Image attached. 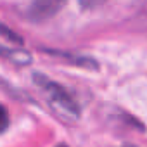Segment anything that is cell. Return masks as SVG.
Segmentation results:
<instances>
[{
	"label": "cell",
	"mask_w": 147,
	"mask_h": 147,
	"mask_svg": "<svg viewBox=\"0 0 147 147\" xmlns=\"http://www.w3.org/2000/svg\"><path fill=\"white\" fill-rule=\"evenodd\" d=\"M0 54L2 55H7V59H11L12 62L23 66V64H28L31 62V55L28 52H23V50H7V49H0Z\"/></svg>",
	"instance_id": "3957f363"
},
{
	"label": "cell",
	"mask_w": 147,
	"mask_h": 147,
	"mask_svg": "<svg viewBox=\"0 0 147 147\" xmlns=\"http://www.w3.org/2000/svg\"><path fill=\"white\" fill-rule=\"evenodd\" d=\"M57 147H67V145H64V144H61V145H57Z\"/></svg>",
	"instance_id": "52a82bcc"
},
{
	"label": "cell",
	"mask_w": 147,
	"mask_h": 147,
	"mask_svg": "<svg viewBox=\"0 0 147 147\" xmlns=\"http://www.w3.org/2000/svg\"><path fill=\"white\" fill-rule=\"evenodd\" d=\"M9 126V113L4 106H0V133L5 131Z\"/></svg>",
	"instance_id": "5b68a950"
},
{
	"label": "cell",
	"mask_w": 147,
	"mask_h": 147,
	"mask_svg": "<svg viewBox=\"0 0 147 147\" xmlns=\"http://www.w3.org/2000/svg\"><path fill=\"white\" fill-rule=\"evenodd\" d=\"M78 2H80V5H82L83 9H95V7L106 4L107 0H78Z\"/></svg>",
	"instance_id": "8992f818"
},
{
	"label": "cell",
	"mask_w": 147,
	"mask_h": 147,
	"mask_svg": "<svg viewBox=\"0 0 147 147\" xmlns=\"http://www.w3.org/2000/svg\"><path fill=\"white\" fill-rule=\"evenodd\" d=\"M0 36L9 40V42H12V43H23V38L18 33H14L9 26H5L4 23H0Z\"/></svg>",
	"instance_id": "277c9868"
},
{
	"label": "cell",
	"mask_w": 147,
	"mask_h": 147,
	"mask_svg": "<svg viewBox=\"0 0 147 147\" xmlns=\"http://www.w3.org/2000/svg\"><path fill=\"white\" fill-rule=\"evenodd\" d=\"M35 82H36L38 87L45 92L49 102L54 106L55 111H59V114H66L67 118H78L80 107H78V104L75 102V99L67 94V90H66L64 87H61L59 83H54V82H50L49 78L40 76V75L35 76Z\"/></svg>",
	"instance_id": "6da1fadb"
},
{
	"label": "cell",
	"mask_w": 147,
	"mask_h": 147,
	"mask_svg": "<svg viewBox=\"0 0 147 147\" xmlns=\"http://www.w3.org/2000/svg\"><path fill=\"white\" fill-rule=\"evenodd\" d=\"M66 2L67 0H33L28 9V18L36 23L47 21L54 18L66 5Z\"/></svg>",
	"instance_id": "7a4b0ae2"
}]
</instances>
